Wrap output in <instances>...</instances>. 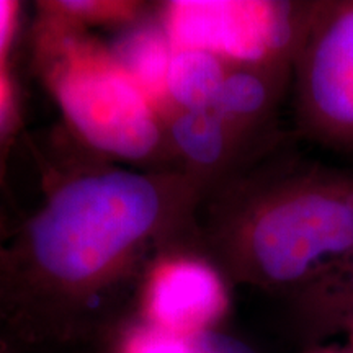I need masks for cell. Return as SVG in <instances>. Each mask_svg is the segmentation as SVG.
<instances>
[{"instance_id":"obj_1","label":"cell","mask_w":353,"mask_h":353,"mask_svg":"<svg viewBox=\"0 0 353 353\" xmlns=\"http://www.w3.org/2000/svg\"><path fill=\"white\" fill-rule=\"evenodd\" d=\"M164 211L161 188L143 175L107 172L72 180L34 216L13 250H0V281L28 272L72 293L100 288Z\"/></svg>"},{"instance_id":"obj_2","label":"cell","mask_w":353,"mask_h":353,"mask_svg":"<svg viewBox=\"0 0 353 353\" xmlns=\"http://www.w3.org/2000/svg\"><path fill=\"white\" fill-rule=\"evenodd\" d=\"M221 245L252 280L311 283L353 247V172L309 164L250 190L224 219Z\"/></svg>"},{"instance_id":"obj_3","label":"cell","mask_w":353,"mask_h":353,"mask_svg":"<svg viewBox=\"0 0 353 353\" xmlns=\"http://www.w3.org/2000/svg\"><path fill=\"white\" fill-rule=\"evenodd\" d=\"M52 88L70 125L99 151L143 159L159 145L154 103L107 52L65 43Z\"/></svg>"},{"instance_id":"obj_4","label":"cell","mask_w":353,"mask_h":353,"mask_svg":"<svg viewBox=\"0 0 353 353\" xmlns=\"http://www.w3.org/2000/svg\"><path fill=\"white\" fill-rule=\"evenodd\" d=\"M294 59L303 126L321 143L353 149V0L304 8Z\"/></svg>"},{"instance_id":"obj_5","label":"cell","mask_w":353,"mask_h":353,"mask_svg":"<svg viewBox=\"0 0 353 353\" xmlns=\"http://www.w3.org/2000/svg\"><path fill=\"white\" fill-rule=\"evenodd\" d=\"M301 20L268 2L179 0L167 6L164 28L174 50H203L224 61L257 64L294 46Z\"/></svg>"},{"instance_id":"obj_6","label":"cell","mask_w":353,"mask_h":353,"mask_svg":"<svg viewBox=\"0 0 353 353\" xmlns=\"http://www.w3.org/2000/svg\"><path fill=\"white\" fill-rule=\"evenodd\" d=\"M226 307L223 280L195 259L165 260L154 268L145 286V322L180 337L213 330Z\"/></svg>"},{"instance_id":"obj_7","label":"cell","mask_w":353,"mask_h":353,"mask_svg":"<svg viewBox=\"0 0 353 353\" xmlns=\"http://www.w3.org/2000/svg\"><path fill=\"white\" fill-rule=\"evenodd\" d=\"M169 34L157 25H141L114 44L112 57L154 105L167 97V74L174 56Z\"/></svg>"},{"instance_id":"obj_8","label":"cell","mask_w":353,"mask_h":353,"mask_svg":"<svg viewBox=\"0 0 353 353\" xmlns=\"http://www.w3.org/2000/svg\"><path fill=\"white\" fill-rule=\"evenodd\" d=\"M228 69L223 57L203 50H175L167 74V97L182 110L213 107Z\"/></svg>"},{"instance_id":"obj_9","label":"cell","mask_w":353,"mask_h":353,"mask_svg":"<svg viewBox=\"0 0 353 353\" xmlns=\"http://www.w3.org/2000/svg\"><path fill=\"white\" fill-rule=\"evenodd\" d=\"M239 134L213 108L182 110L172 123V138L193 164L214 167L231 152Z\"/></svg>"},{"instance_id":"obj_10","label":"cell","mask_w":353,"mask_h":353,"mask_svg":"<svg viewBox=\"0 0 353 353\" xmlns=\"http://www.w3.org/2000/svg\"><path fill=\"white\" fill-rule=\"evenodd\" d=\"M273 85L263 74L254 69L228 70L213 101L216 113L241 132L267 110Z\"/></svg>"},{"instance_id":"obj_11","label":"cell","mask_w":353,"mask_h":353,"mask_svg":"<svg viewBox=\"0 0 353 353\" xmlns=\"http://www.w3.org/2000/svg\"><path fill=\"white\" fill-rule=\"evenodd\" d=\"M120 353H193L190 337L170 334L156 325H138L126 334Z\"/></svg>"},{"instance_id":"obj_12","label":"cell","mask_w":353,"mask_h":353,"mask_svg":"<svg viewBox=\"0 0 353 353\" xmlns=\"http://www.w3.org/2000/svg\"><path fill=\"white\" fill-rule=\"evenodd\" d=\"M311 285H316L324 296L353 299V247L312 280Z\"/></svg>"},{"instance_id":"obj_13","label":"cell","mask_w":353,"mask_h":353,"mask_svg":"<svg viewBox=\"0 0 353 353\" xmlns=\"http://www.w3.org/2000/svg\"><path fill=\"white\" fill-rule=\"evenodd\" d=\"M190 345L193 353H255L244 342L216 330H206L193 335L190 337Z\"/></svg>"},{"instance_id":"obj_14","label":"cell","mask_w":353,"mask_h":353,"mask_svg":"<svg viewBox=\"0 0 353 353\" xmlns=\"http://www.w3.org/2000/svg\"><path fill=\"white\" fill-rule=\"evenodd\" d=\"M17 13H19V3L0 0V69H2V61L6 57L13 28H15Z\"/></svg>"},{"instance_id":"obj_15","label":"cell","mask_w":353,"mask_h":353,"mask_svg":"<svg viewBox=\"0 0 353 353\" xmlns=\"http://www.w3.org/2000/svg\"><path fill=\"white\" fill-rule=\"evenodd\" d=\"M8 105H10V87H8L7 76L2 68L0 69V126L6 125L7 121Z\"/></svg>"},{"instance_id":"obj_16","label":"cell","mask_w":353,"mask_h":353,"mask_svg":"<svg viewBox=\"0 0 353 353\" xmlns=\"http://www.w3.org/2000/svg\"><path fill=\"white\" fill-rule=\"evenodd\" d=\"M0 353H7V348H6V345H3V343H2V341H0Z\"/></svg>"}]
</instances>
